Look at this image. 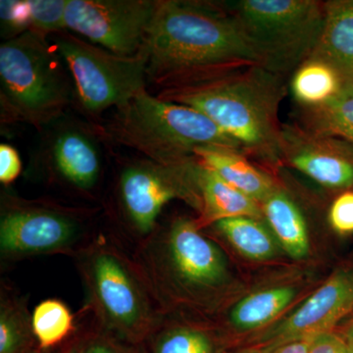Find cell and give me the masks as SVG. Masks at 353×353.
<instances>
[{"instance_id": "15", "label": "cell", "mask_w": 353, "mask_h": 353, "mask_svg": "<svg viewBox=\"0 0 353 353\" xmlns=\"http://www.w3.org/2000/svg\"><path fill=\"white\" fill-rule=\"evenodd\" d=\"M194 157L199 163L259 204L277 189L275 179L240 150L205 146L196 148Z\"/></svg>"}, {"instance_id": "25", "label": "cell", "mask_w": 353, "mask_h": 353, "mask_svg": "<svg viewBox=\"0 0 353 353\" xmlns=\"http://www.w3.org/2000/svg\"><path fill=\"white\" fill-rule=\"evenodd\" d=\"M152 353H214V343L206 332L190 327H172L150 336Z\"/></svg>"}, {"instance_id": "35", "label": "cell", "mask_w": 353, "mask_h": 353, "mask_svg": "<svg viewBox=\"0 0 353 353\" xmlns=\"http://www.w3.org/2000/svg\"></svg>"}, {"instance_id": "9", "label": "cell", "mask_w": 353, "mask_h": 353, "mask_svg": "<svg viewBox=\"0 0 353 353\" xmlns=\"http://www.w3.org/2000/svg\"><path fill=\"white\" fill-rule=\"evenodd\" d=\"M196 168V158L176 165L146 159L124 169L119 183L121 201L137 233L145 236V240L152 236L162 209L172 199H185L199 208Z\"/></svg>"}, {"instance_id": "13", "label": "cell", "mask_w": 353, "mask_h": 353, "mask_svg": "<svg viewBox=\"0 0 353 353\" xmlns=\"http://www.w3.org/2000/svg\"><path fill=\"white\" fill-rule=\"evenodd\" d=\"M353 311V269L336 272L267 336V353L290 341L329 333Z\"/></svg>"}, {"instance_id": "7", "label": "cell", "mask_w": 353, "mask_h": 353, "mask_svg": "<svg viewBox=\"0 0 353 353\" xmlns=\"http://www.w3.org/2000/svg\"><path fill=\"white\" fill-rule=\"evenodd\" d=\"M50 38L68 68L75 101L88 115L119 108L146 90L145 48L134 57H122L66 31Z\"/></svg>"}, {"instance_id": "16", "label": "cell", "mask_w": 353, "mask_h": 353, "mask_svg": "<svg viewBox=\"0 0 353 353\" xmlns=\"http://www.w3.org/2000/svg\"><path fill=\"white\" fill-rule=\"evenodd\" d=\"M310 57L334 67L353 90V0L325 1L321 36Z\"/></svg>"}, {"instance_id": "23", "label": "cell", "mask_w": 353, "mask_h": 353, "mask_svg": "<svg viewBox=\"0 0 353 353\" xmlns=\"http://www.w3.org/2000/svg\"><path fill=\"white\" fill-rule=\"evenodd\" d=\"M296 122L308 131L336 137L353 145V92L318 108H301Z\"/></svg>"}, {"instance_id": "18", "label": "cell", "mask_w": 353, "mask_h": 353, "mask_svg": "<svg viewBox=\"0 0 353 353\" xmlns=\"http://www.w3.org/2000/svg\"><path fill=\"white\" fill-rule=\"evenodd\" d=\"M260 205L265 220L285 252L294 259L307 256L310 248L307 223L289 192L278 185Z\"/></svg>"}, {"instance_id": "12", "label": "cell", "mask_w": 353, "mask_h": 353, "mask_svg": "<svg viewBox=\"0 0 353 353\" xmlns=\"http://www.w3.org/2000/svg\"><path fill=\"white\" fill-rule=\"evenodd\" d=\"M282 164L332 190L353 188V145L345 139L316 134L299 123L282 124Z\"/></svg>"}, {"instance_id": "10", "label": "cell", "mask_w": 353, "mask_h": 353, "mask_svg": "<svg viewBox=\"0 0 353 353\" xmlns=\"http://www.w3.org/2000/svg\"><path fill=\"white\" fill-rule=\"evenodd\" d=\"M157 0H68L67 31L122 57L145 48Z\"/></svg>"}, {"instance_id": "5", "label": "cell", "mask_w": 353, "mask_h": 353, "mask_svg": "<svg viewBox=\"0 0 353 353\" xmlns=\"http://www.w3.org/2000/svg\"><path fill=\"white\" fill-rule=\"evenodd\" d=\"M97 324L136 347L158 327L154 296L138 263L106 243H94L77 254Z\"/></svg>"}, {"instance_id": "21", "label": "cell", "mask_w": 353, "mask_h": 353, "mask_svg": "<svg viewBox=\"0 0 353 353\" xmlns=\"http://www.w3.org/2000/svg\"><path fill=\"white\" fill-rule=\"evenodd\" d=\"M216 228L243 256L252 260L270 259L276 253L275 236L260 219L230 218L216 223Z\"/></svg>"}, {"instance_id": "34", "label": "cell", "mask_w": 353, "mask_h": 353, "mask_svg": "<svg viewBox=\"0 0 353 353\" xmlns=\"http://www.w3.org/2000/svg\"><path fill=\"white\" fill-rule=\"evenodd\" d=\"M348 352L353 353V340H347Z\"/></svg>"}, {"instance_id": "26", "label": "cell", "mask_w": 353, "mask_h": 353, "mask_svg": "<svg viewBox=\"0 0 353 353\" xmlns=\"http://www.w3.org/2000/svg\"><path fill=\"white\" fill-rule=\"evenodd\" d=\"M29 30L48 37L66 31L68 0H27Z\"/></svg>"}, {"instance_id": "11", "label": "cell", "mask_w": 353, "mask_h": 353, "mask_svg": "<svg viewBox=\"0 0 353 353\" xmlns=\"http://www.w3.org/2000/svg\"><path fill=\"white\" fill-rule=\"evenodd\" d=\"M82 236L80 221L62 209L27 204L2 211L0 250L6 259L70 252Z\"/></svg>"}, {"instance_id": "8", "label": "cell", "mask_w": 353, "mask_h": 353, "mask_svg": "<svg viewBox=\"0 0 353 353\" xmlns=\"http://www.w3.org/2000/svg\"><path fill=\"white\" fill-rule=\"evenodd\" d=\"M138 265L152 294L169 283L190 292H209L224 284L227 264L196 221L176 220L162 238L146 239Z\"/></svg>"}, {"instance_id": "24", "label": "cell", "mask_w": 353, "mask_h": 353, "mask_svg": "<svg viewBox=\"0 0 353 353\" xmlns=\"http://www.w3.org/2000/svg\"><path fill=\"white\" fill-rule=\"evenodd\" d=\"M38 350L32 328V316L24 304L1 297L0 353H34Z\"/></svg>"}, {"instance_id": "19", "label": "cell", "mask_w": 353, "mask_h": 353, "mask_svg": "<svg viewBox=\"0 0 353 353\" xmlns=\"http://www.w3.org/2000/svg\"><path fill=\"white\" fill-rule=\"evenodd\" d=\"M290 88L296 101L305 108L325 105L353 92L334 67L312 57L296 70Z\"/></svg>"}, {"instance_id": "4", "label": "cell", "mask_w": 353, "mask_h": 353, "mask_svg": "<svg viewBox=\"0 0 353 353\" xmlns=\"http://www.w3.org/2000/svg\"><path fill=\"white\" fill-rule=\"evenodd\" d=\"M75 99L73 81L54 44L28 30L0 46V103L6 119L43 127Z\"/></svg>"}, {"instance_id": "20", "label": "cell", "mask_w": 353, "mask_h": 353, "mask_svg": "<svg viewBox=\"0 0 353 353\" xmlns=\"http://www.w3.org/2000/svg\"><path fill=\"white\" fill-rule=\"evenodd\" d=\"M296 296L290 287H278L250 294L234 306L230 320L241 331L257 329L270 322Z\"/></svg>"}, {"instance_id": "31", "label": "cell", "mask_w": 353, "mask_h": 353, "mask_svg": "<svg viewBox=\"0 0 353 353\" xmlns=\"http://www.w3.org/2000/svg\"><path fill=\"white\" fill-rule=\"evenodd\" d=\"M311 341L312 339L290 341V343L280 345L268 353H309Z\"/></svg>"}, {"instance_id": "29", "label": "cell", "mask_w": 353, "mask_h": 353, "mask_svg": "<svg viewBox=\"0 0 353 353\" xmlns=\"http://www.w3.org/2000/svg\"><path fill=\"white\" fill-rule=\"evenodd\" d=\"M22 164L17 150L13 146L1 143L0 145V181L8 185L19 176Z\"/></svg>"}, {"instance_id": "22", "label": "cell", "mask_w": 353, "mask_h": 353, "mask_svg": "<svg viewBox=\"0 0 353 353\" xmlns=\"http://www.w3.org/2000/svg\"><path fill=\"white\" fill-rule=\"evenodd\" d=\"M32 328L39 352H48L75 336V317L62 301L48 299L34 308Z\"/></svg>"}, {"instance_id": "3", "label": "cell", "mask_w": 353, "mask_h": 353, "mask_svg": "<svg viewBox=\"0 0 353 353\" xmlns=\"http://www.w3.org/2000/svg\"><path fill=\"white\" fill-rule=\"evenodd\" d=\"M104 132L119 145L164 165L192 161L194 150L205 146L243 152L234 139L203 114L153 97L146 90L115 109Z\"/></svg>"}, {"instance_id": "14", "label": "cell", "mask_w": 353, "mask_h": 353, "mask_svg": "<svg viewBox=\"0 0 353 353\" xmlns=\"http://www.w3.org/2000/svg\"><path fill=\"white\" fill-rule=\"evenodd\" d=\"M51 168L64 182L83 192L99 182L101 162L94 139L85 130L65 128L50 143Z\"/></svg>"}, {"instance_id": "17", "label": "cell", "mask_w": 353, "mask_h": 353, "mask_svg": "<svg viewBox=\"0 0 353 353\" xmlns=\"http://www.w3.org/2000/svg\"><path fill=\"white\" fill-rule=\"evenodd\" d=\"M196 179L201 201V219L196 221L199 229L201 225L216 224L230 218L263 217L259 202L234 189L197 160Z\"/></svg>"}, {"instance_id": "2", "label": "cell", "mask_w": 353, "mask_h": 353, "mask_svg": "<svg viewBox=\"0 0 353 353\" xmlns=\"http://www.w3.org/2000/svg\"><path fill=\"white\" fill-rule=\"evenodd\" d=\"M145 50L157 85L181 77L261 60L224 2L157 0Z\"/></svg>"}, {"instance_id": "1", "label": "cell", "mask_w": 353, "mask_h": 353, "mask_svg": "<svg viewBox=\"0 0 353 353\" xmlns=\"http://www.w3.org/2000/svg\"><path fill=\"white\" fill-rule=\"evenodd\" d=\"M160 87L158 97L205 115L253 162L270 168L282 164L279 109L287 94L282 76L259 64H240L190 74Z\"/></svg>"}, {"instance_id": "28", "label": "cell", "mask_w": 353, "mask_h": 353, "mask_svg": "<svg viewBox=\"0 0 353 353\" xmlns=\"http://www.w3.org/2000/svg\"><path fill=\"white\" fill-rule=\"evenodd\" d=\"M328 220L336 233H353V190H345L334 199L329 209Z\"/></svg>"}, {"instance_id": "32", "label": "cell", "mask_w": 353, "mask_h": 353, "mask_svg": "<svg viewBox=\"0 0 353 353\" xmlns=\"http://www.w3.org/2000/svg\"><path fill=\"white\" fill-rule=\"evenodd\" d=\"M34 353H43L36 350ZM54 353H80V334H75V336L65 343L64 347L60 348L59 352Z\"/></svg>"}, {"instance_id": "27", "label": "cell", "mask_w": 353, "mask_h": 353, "mask_svg": "<svg viewBox=\"0 0 353 353\" xmlns=\"http://www.w3.org/2000/svg\"><path fill=\"white\" fill-rule=\"evenodd\" d=\"M80 353L143 352L141 347L119 340L97 324V328L80 334Z\"/></svg>"}, {"instance_id": "6", "label": "cell", "mask_w": 353, "mask_h": 353, "mask_svg": "<svg viewBox=\"0 0 353 353\" xmlns=\"http://www.w3.org/2000/svg\"><path fill=\"white\" fill-rule=\"evenodd\" d=\"M245 32L262 66L288 75L308 59L324 25L325 1L238 0L223 1Z\"/></svg>"}, {"instance_id": "33", "label": "cell", "mask_w": 353, "mask_h": 353, "mask_svg": "<svg viewBox=\"0 0 353 353\" xmlns=\"http://www.w3.org/2000/svg\"><path fill=\"white\" fill-rule=\"evenodd\" d=\"M345 336H347V340H353V321L348 326L347 332H345Z\"/></svg>"}, {"instance_id": "30", "label": "cell", "mask_w": 353, "mask_h": 353, "mask_svg": "<svg viewBox=\"0 0 353 353\" xmlns=\"http://www.w3.org/2000/svg\"><path fill=\"white\" fill-rule=\"evenodd\" d=\"M309 353H350L347 341L331 332L319 334L311 341Z\"/></svg>"}]
</instances>
